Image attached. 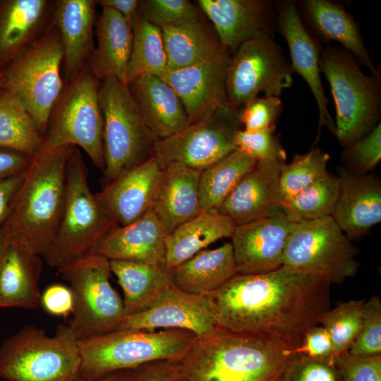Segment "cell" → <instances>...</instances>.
Segmentation results:
<instances>
[{
    "instance_id": "cell-22",
    "label": "cell",
    "mask_w": 381,
    "mask_h": 381,
    "mask_svg": "<svg viewBox=\"0 0 381 381\" xmlns=\"http://www.w3.org/2000/svg\"><path fill=\"white\" fill-rule=\"evenodd\" d=\"M339 191L332 217L349 239L361 238L381 221V181L337 167Z\"/></svg>"
},
{
    "instance_id": "cell-28",
    "label": "cell",
    "mask_w": 381,
    "mask_h": 381,
    "mask_svg": "<svg viewBox=\"0 0 381 381\" xmlns=\"http://www.w3.org/2000/svg\"><path fill=\"white\" fill-rule=\"evenodd\" d=\"M201 171L182 163L168 164L152 210L167 235L202 210L199 196Z\"/></svg>"
},
{
    "instance_id": "cell-4",
    "label": "cell",
    "mask_w": 381,
    "mask_h": 381,
    "mask_svg": "<svg viewBox=\"0 0 381 381\" xmlns=\"http://www.w3.org/2000/svg\"><path fill=\"white\" fill-rule=\"evenodd\" d=\"M119 226L91 192L81 152L73 147L67 162L61 218L49 246L42 256L49 266L58 269L90 255Z\"/></svg>"
},
{
    "instance_id": "cell-32",
    "label": "cell",
    "mask_w": 381,
    "mask_h": 381,
    "mask_svg": "<svg viewBox=\"0 0 381 381\" xmlns=\"http://www.w3.org/2000/svg\"><path fill=\"white\" fill-rule=\"evenodd\" d=\"M173 284L188 293L207 296L238 273L233 246L226 242L204 249L171 272Z\"/></svg>"
},
{
    "instance_id": "cell-14",
    "label": "cell",
    "mask_w": 381,
    "mask_h": 381,
    "mask_svg": "<svg viewBox=\"0 0 381 381\" xmlns=\"http://www.w3.org/2000/svg\"><path fill=\"white\" fill-rule=\"evenodd\" d=\"M240 111L227 103L222 105L205 119L159 139L155 155L164 167L179 162L196 170H205L238 149L234 137L242 129Z\"/></svg>"
},
{
    "instance_id": "cell-42",
    "label": "cell",
    "mask_w": 381,
    "mask_h": 381,
    "mask_svg": "<svg viewBox=\"0 0 381 381\" xmlns=\"http://www.w3.org/2000/svg\"><path fill=\"white\" fill-rule=\"evenodd\" d=\"M138 12L141 18L161 30L200 18L196 7L187 0H141Z\"/></svg>"
},
{
    "instance_id": "cell-29",
    "label": "cell",
    "mask_w": 381,
    "mask_h": 381,
    "mask_svg": "<svg viewBox=\"0 0 381 381\" xmlns=\"http://www.w3.org/2000/svg\"><path fill=\"white\" fill-rule=\"evenodd\" d=\"M102 8L95 22L97 47L87 64L99 80L114 78L127 85L126 70L133 44L132 25L116 11L107 7Z\"/></svg>"
},
{
    "instance_id": "cell-17",
    "label": "cell",
    "mask_w": 381,
    "mask_h": 381,
    "mask_svg": "<svg viewBox=\"0 0 381 381\" xmlns=\"http://www.w3.org/2000/svg\"><path fill=\"white\" fill-rule=\"evenodd\" d=\"M231 57L225 49L209 61L168 71L164 80L179 97L189 124L205 119L227 103L226 79Z\"/></svg>"
},
{
    "instance_id": "cell-50",
    "label": "cell",
    "mask_w": 381,
    "mask_h": 381,
    "mask_svg": "<svg viewBox=\"0 0 381 381\" xmlns=\"http://www.w3.org/2000/svg\"><path fill=\"white\" fill-rule=\"evenodd\" d=\"M178 361L159 360L136 368L138 381H173Z\"/></svg>"
},
{
    "instance_id": "cell-21",
    "label": "cell",
    "mask_w": 381,
    "mask_h": 381,
    "mask_svg": "<svg viewBox=\"0 0 381 381\" xmlns=\"http://www.w3.org/2000/svg\"><path fill=\"white\" fill-rule=\"evenodd\" d=\"M200 8L212 23L224 49L236 51L260 32L274 36L275 3L265 0H198Z\"/></svg>"
},
{
    "instance_id": "cell-20",
    "label": "cell",
    "mask_w": 381,
    "mask_h": 381,
    "mask_svg": "<svg viewBox=\"0 0 381 381\" xmlns=\"http://www.w3.org/2000/svg\"><path fill=\"white\" fill-rule=\"evenodd\" d=\"M295 224L281 214L236 226L231 243L238 273L258 274L282 266Z\"/></svg>"
},
{
    "instance_id": "cell-49",
    "label": "cell",
    "mask_w": 381,
    "mask_h": 381,
    "mask_svg": "<svg viewBox=\"0 0 381 381\" xmlns=\"http://www.w3.org/2000/svg\"><path fill=\"white\" fill-rule=\"evenodd\" d=\"M41 306L54 316H66L73 310V296L70 287L52 284L41 295Z\"/></svg>"
},
{
    "instance_id": "cell-38",
    "label": "cell",
    "mask_w": 381,
    "mask_h": 381,
    "mask_svg": "<svg viewBox=\"0 0 381 381\" xmlns=\"http://www.w3.org/2000/svg\"><path fill=\"white\" fill-rule=\"evenodd\" d=\"M339 191L337 176L327 172L290 200L282 202V212L294 223L331 217Z\"/></svg>"
},
{
    "instance_id": "cell-9",
    "label": "cell",
    "mask_w": 381,
    "mask_h": 381,
    "mask_svg": "<svg viewBox=\"0 0 381 381\" xmlns=\"http://www.w3.org/2000/svg\"><path fill=\"white\" fill-rule=\"evenodd\" d=\"M106 184L155 156L159 138L142 118L128 85L114 78L100 80Z\"/></svg>"
},
{
    "instance_id": "cell-19",
    "label": "cell",
    "mask_w": 381,
    "mask_h": 381,
    "mask_svg": "<svg viewBox=\"0 0 381 381\" xmlns=\"http://www.w3.org/2000/svg\"><path fill=\"white\" fill-rule=\"evenodd\" d=\"M285 164L274 159L258 161L217 210L236 226L283 214L279 178Z\"/></svg>"
},
{
    "instance_id": "cell-52",
    "label": "cell",
    "mask_w": 381,
    "mask_h": 381,
    "mask_svg": "<svg viewBox=\"0 0 381 381\" xmlns=\"http://www.w3.org/2000/svg\"><path fill=\"white\" fill-rule=\"evenodd\" d=\"M25 171L0 181V229L8 218L12 201L23 182Z\"/></svg>"
},
{
    "instance_id": "cell-3",
    "label": "cell",
    "mask_w": 381,
    "mask_h": 381,
    "mask_svg": "<svg viewBox=\"0 0 381 381\" xmlns=\"http://www.w3.org/2000/svg\"><path fill=\"white\" fill-rule=\"evenodd\" d=\"M73 147L44 145L25 170L4 224L9 238L41 256L49 246L61 218L67 162Z\"/></svg>"
},
{
    "instance_id": "cell-11",
    "label": "cell",
    "mask_w": 381,
    "mask_h": 381,
    "mask_svg": "<svg viewBox=\"0 0 381 381\" xmlns=\"http://www.w3.org/2000/svg\"><path fill=\"white\" fill-rule=\"evenodd\" d=\"M358 250L332 217L296 223L286 241L284 266L330 285L353 277L360 266Z\"/></svg>"
},
{
    "instance_id": "cell-18",
    "label": "cell",
    "mask_w": 381,
    "mask_h": 381,
    "mask_svg": "<svg viewBox=\"0 0 381 381\" xmlns=\"http://www.w3.org/2000/svg\"><path fill=\"white\" fill-rule=\"evenodd\" d=\"M164 168L155 155L106 184L95 198L120 226L130 224L152 210Z\"/></svg>"
},
{
    "instance_id": "cell-23",
    "label": "cell",
    "mask_w": 381,
    "mask_h": 381,
    "mask_svg": "<svg viewBox=\"0 0 381 381\" xmlns=\"http://www.w3.org/2000/svg\"><path fill=\"white\" fill-rule=\"evenodd\" d=\"M298 11L303 25L319 43L339 42L360 65L380 78L358 23L340 4L329 0H305L300 3Z\"/></svg>"
},
{
    "instance_id": "cell-30",
    "label": "cell",
    "mask_w": 381,
    "mask_h": 381,
    "mask_svg": "<svg viewBox=\"0 0 381 381\" xmlns=\"http://www.w3.org/2000/svg\"><path fill=\"white\" fill-rule=\"evenodd\" d=\"M50 6L46 0L0 1V64H9L42 35Z\"/></svg>"
},
{
    "instance_id": "cell-12",
    "label": "cell",
    "mask_w": 381,
    "mask_h": 381,
    "mask_svg": "<svg viewBox=\"0 0 381 381\" xmlns=\"http://www.w3.org/2000/svg\"><path fill=\"white\" fill-rule=\"evenodd\" d=\"M58 270L73 293V310L67 325L78 339L116 329L124 318V308L109 282V260L90 254Z\"/></svg>"
},
{
    "instance_id": "cell-1",
    "label": "cell",
    "mask_w": 381,
    "mask_h": 381,
    "mask_svg": "<svg viewBox=\"0 0 381 381\" xmlns=\"http://www.w3.org/2000/svg\"><path fill=\"white\" fill-rule=\"evenodd\" d=\"M329 286L282 265L262 273H238L207 297L219 327L296 346L329 309Z\"/></svg>"
},
{
    "instance_id": "cell-10",
    "label": "cell",
    "mask_w": 381,
    "mask_h": 381,
    "mask_svg": "<svg viewBox=\"0 0 381 381\" xmlns=\"http://www.w3.org/2000/svg\"><path fill=\"white\" fill-rule=\"evenodd\" d=\"M99 85L88 64L67 83L52 111L44 144L52 147L78 146L103 171L104 122Z\"/></svg>"
},
{
    "instance_id": "cell-47",
    "label": "cell",
    "mask_w": 381,
    "mask_h": 381,
    "mask_svg": "<svg viewBox=\"0 0 381 381\" xmlns=\"http://www.w3.org/2000/svg\"><path fill=\"white\" fill-rule=\"evenodd\" d=\"M334 361L342 381H381V356H361L347 351Z\"/></svg>"
},
{
    "instance_id": "cell-34",
    "label": "cell",
    "mask_w": 381,
    "mask_h": 381,
    "mask_svg": "<svg viewBox=\"0 0 381 381\" xmlns=\"http://www.w3.org/2000/svg\"><path fill=\"white\" fill-rule=\"evenodd\" d=\"M161 30L168 71L181 69L209 61L226 49L207 31L200 18Z\"/></svg>"
},
{
    "instance_id": "cell-53",
    "label": "cell",
    "mask_w": 381,
    "mask_h": 381,
    "mask_svg": "<svg viewBox=\"0 0 381 381\" xmlns=\"http://www.w3.org/2000/svg\"><path fill=\"white\" fill-rule=\"evenodd\" d=\"M96 4L111 8L128 19L132 23L139 16L138 0H99Z\"/></svg>"
},
{
    "instance_id": "cell-15",
    "label": "cell",
    "mask_w": 381,
    "mask_h": 381,
    "mask_svg": "<svg viewBox=\"0 0 381 381\" xmlns=\"http://www.w3.org/2000/svg\"><path fill=\"white\" fill-rule=\"evenodd\" d=\"M217 327L207 296L188 293L173 284L148 308L124 317L116 329H180L200 337Z\"/></svg>"
},
{
    "instance_id": "cell-44",
    "label": "cell",
    "mask_w": 381,
    "mask_h": 381,
    "mask_svg": "<svg viewBox=\"0 0 381 381\" xmlns=\"http://www.w3.org/2000/svg\"><path fill=\"white\" fill-rule=\"evenodd\" d=\"M277 126L249 131L241 129L236 132L234 143L236 147L256 160L286 162V154L279 138L274 135Z\"/></svg>"
},
{
    "instance_id": "cell-55",
    "label": "cell",
    "mask_w": 381,
    "mask_h": 381,
    "mask_svg": "<svg viewBox=\"0 0 381 381\" xmlns=\"http://www.w3.org/2000/svg\"><path fill=\"white\" fill-rule=\"evenodd\" d=\"M8 241V236L3 226V227L0 229V264Z\"/></svg>"
},
{
    "instance_id": "cell-2",
    "label": "cell",
    "mask_w": 381,
    "mask_h": 381,
    "mask_svg": "<svg viewBox=\"0 0 381 381\" xmlns=\"http://www.w3.org/2000/svg\"><path fill=\"white\" fill-rule=\"evenodd\" d=\"M295 346L220 327L197 337L177 362L173 381H279Z\"/></svg>"
},
{
    "instance_id": "cell-25",
    "label": "cell",
    "mask_w": 381,
    "mask_h": 381,
    "mask_svg": "<svg viewBox=\"0 0 381 381\" xmlns=\"http://www.w3.org/2000/svg\"><path fill=\"white\" fill-rule=\"evenodd\" d=\"M41 255L8 238L0 264V308L38 309Z\"/></svg>"
},
{
    "instance_id": "cell-37",
    "label": "cell",
    "mask_w": 381,
    "mask_h": 381,
    "mask_svg": "<svg viewBox=\"0 0 381 381\" xmlns=\"http://www.w3.org/2000/svg\"><path fill=\"white\" fill-rule=\"evenodd\" d=\"M131 25L133 44L126 70L127 85L144 74L164 80L168 68L161 29L141 18L140 14Z\"/></svg>"
},
{
    "instance_id": "cell-41",
    "label": "cell",
    "mask_w": 381,
    "mask_h": 381,
    "mask_svg": "<svg viewBox=\"0 0 381 381\" xmlns=\"http://www.w3.org/2000/svg\"><path fill=\"white\" fill-rule=\"evenodd\" d=\"M341 159L344 167L353 174L363 175L372 171L381 159V123L345 147Z\"/></svg>"
},
{
    "instance_id": "cell-51",
    "label": "cell",
    "mask_w": 381,
    "mask_h": 381,
    "mask_svg": "<svg viewBox=\"0 0 381 381\" xmlns=\"http://www.w3.org/2000/svg\"><path fill=\"white\" fill-rule=\"evenodd\" d=\"M31 160L20 152L0 148V181L23 173Z\"/></svg>"
},
{
    "instance_id": "cell-54",
    "label": "cell",
    "mask_w": 381,
    "mask_h": 381,
    "mask_svg": "<svg viewBox=\"0 0 381 381\" xmlns=\"http://www.w3.org/2000/svg\"><path fill=\"white\" fill-rule=\"evenodd\" d=\"M75 381H138V377L135 368L112 371L90 379L78 377Z\"/></svg>"
},
{
    "instance_id": "cell-36",
    "label": "cell",
    "mask_w": 381,
    "mask_h": 381,
    "mask_svg": "<svg viewBox=\"0 0 381 381\" xmlns=\"http://www.w3.org/2000/svg\"><path fill=\"white\" fill-rule=\"evenodd\" d=\"M258 160L237 149L201 171L199 196L202 211L217 210Z\"/></svg>"
},
{
    "instance_id": "cell-16",
    "label": "cell",
    "mask_w": 381,
    "mask_h": 381,
    "mask_svg": "<svg viewBox=\"0 0 381 381\" xmlns=\"http://www.w3.org/2000/svg\"><path fill=\"white\" fill-rule=\"evenodd\" d=\"M275 31L286 42L293 71L306 82L318 105L319 124L315 143L318 141L323 126H326L335 136V123L328 110V101L322 84L319 68L322 47L303 25L296 2L281 1L275 3Z\"/></svg>"
},
{
    "instance_id": "cell-35",
    "label": "cell",
    "mask_w": 381,
    "mask_h": 381,
    "mask_svg": "<svg viewBox=\"0 0 381 381\" xmlns=\"http://www.w3.org/2000/svg\"><path fill=\"white\" fill-rule=\"evenodd\" d=\"M44 137L23 104L0 88V148L34 157L43 147Z\"/></svg>"
},
{
    "instance_id": "cell-8",
    "label": "cell",
    "mask_w": 381,
    "mask_h": 381,
    "mask_svg": "<svg viewBox=\"0 0 381 381\" xmlns=\"http://www.w3.org/2000/svg\"><path fill=\"white\" fill-rule=\"evenodd\" d=\"M63 59L61 35L52 21L35 42L0 72V88L23 104L44 137L64 90Z\"/></svg>"
},
{
    "instance_id": "cell-27",
    "label": "cell",
    "mask_w": 381,
    "mask_h": 381,
    "mask_svg": "<svg viewBox=\"0 0 381 381\" xmlns=\"http://www.w3.org/2000/svg\"><path fill=\"white\" fill-rule=\"evenodd\" d=\"M127 85L142 118L159 139L169 137L189 124L179 97L162 78L144 74Z\"/></svg>"
},
{
    "instance_id": "cell-43",
    "label": "cell",
    "mask_w": 381,
    "mask_h": 381,
    "mask_svg": "<svg viewBox=\"0 0 381 381\" xmlns=\"http://www.w3.org/2000/svg\"><path fill=\"white\" fill-rule=\"evenodd\" d=\"M349 352L361 356H381V301L378 296L364 301L361 327Z\"/></svg>"
},
{
    "instance_id": "cell-24",
    "label": "cell",
    "mask_w": 381,
    "mask_h": 381,
    "mask_svg": "<svg viewBox=\"0 0 381 381\" xmlns=\"http://www.w3.org/2000/svg\"><path fill=\"white\" fill-rule=\"evenodd\" d=\"M166 236L159 219L151 210L133 223L112 231L91 254L108 260H131L167 269Z\"/></svg>"
},
{
    "instance_id": "cell-39",
    "label": "cell",
    "mask_w": 381,
    "mask_h": 381,
    "mask_svg": "<svg viewBox=\"0 0 381 381\" xmlns=\"http://www.w3.org/2000/svg\"><path fill=\"white\" fill-rule=\"evenodd\" d=\"M329 155L319 147H312L308 152L295 155L285 164L279 178L282 202H285L320 179L328 171Z\"/></svg>"
},
{
    "instance_id": "cell-13",
    "label": "cell",
    "mask_w": 381,
    "mask_h": 381,
    "mask_svg": "<svg viewBox=\"0 0 381 381\" xmlns=\"http://www.w3.org/2000/svg\"><path fill=\"white\" fill-rule=\"evenodd\" d=\"M290 61L274 36L260 32L243 42L231 57L227 69V104L241 110L258 97H279L293 83Z\"/></svg>"
},
{
    "instance_id": "cell-7",
    "label": "cell",
    "mask_w": 381,
    "mask_h": 381,
    "mask_svg": "<svg viewBox=\"0 0 381 381\" xmlns=\"http://www.w3.org/2000/svg\"><path fill=\"white\" fill-rule=\"evenodd\" d=\"M80 364L78 338L68 325L53 336L26 325L0 346V378L6 381H75Z\"/></svg>"
},
{
    "instance_id": "cell-46",
    "label": "cell",
    "mask_w": 381,
    "mask_h": 381,
    "mask_svg": "<svg viewBox=\"0 0 381 381\" xmlns=\"http://www.w3.org/2000/svg\"><path fill=\"white\" fill-rule=\"evenodd\" d=\"M282 109V102L279 97H257L240 111L239 119L244 130H263L276 125Z\"/></svg>"
},
{
    "instance_id": "cell-6",
    "label": "cell",
    "mask_w": 381,
    "mask_h": 381,
    "mask_svg": "<svg viewBox=\"0 0 381 381\" xmlns=\"http://www.w3.org/2000/svg\"><path fill=\"white\" fill-rule=\"evenodd\" d=\"M319 68L335 104V137L345 147L380 123V78L365 74L356 58L341 47H322Z\"/></svg>"
},
{
    "instance_id": "cell-48",
    "label": "cell",
    "mask_w": 381,
    "mask_h": 381,
    "mask_svg": "<svg viewBox=\"0 0 381 381\" xmlns=\"http://www.w3.org/2000/svg\"><path fill=\"white\" fill-rule=\"evenodd\" d=\"M293 355H301L313 358L332 359L334 353L332 339L322 325L308 329L299 344L290 351Z\"/></svg>"
},
{
    "instance_id": "cell-33",
    "label": "cell",
    "mask_w": 381,
    "mask_h": 381,
    "mask_svg": "<svg viewBox=\"0 0 381 381\" xmlns=\"http://www.w3.org/2000/svg\"><path fill=\"white\" fill-rule=\"evenodd\" d=\"M109 266L123 292L124 317L148 308L173 284L167 269L124 260H111Z\"/></svg>"
},
{
    "instance_id": "cell-26",
    "label": "cell",
    "mask_w": 381,
    "mask_h": 381,
    "mask_svg": "<svg viewBox=\"0 0 381 381\" xmlns=\"http://www.w3.org/2000/svg\"><path fill=\"white\" fill-rule=\"evenodd\" d=\"M54 25L64 46V71L72 80L87 64L95 49V1L59 0L54 4Z\"/></svg>"
},
{
    "instance_id": "cell-5",
    "label": "cell",
    "mask_w": 381,
    "mask_h": 381,
    "mask_svg": "<svg viewBox=\"0 0 381 381\" xmlns=\"http://www.w3.org/2000/svg\"><path fill=\"white\" fill-rule=\"evenodd\" d=\"M197 337L180 329H114L78 339L81 356L78 377L95 378L159 360L179 361Z\"/></svg>"
},
{
    "instance_id": "cell-40",
    "label": "cell",
    "mask_w": 381,
    "mask_h": 381,
    "mask_svg": "<svg viewBox=\"0 0 381 381\" xmlns=\"http://www.w3.org/2000/svg\"><path fill=\"white\" fill-rule=\"evenodd\" d=\"M363 300L339 302L323 315L320 324L327 331L334 357L349 351L362 323Z\"/></svg>"
},
{
    "instance_id": "cell-31",
    "label": "cell",
    "mask_w": 381,
    "mask_h": 381,
    "mask_svg": "<svg viewBox=\"0 0 381 381\" xmlns=\"http://www.w3.org/2000/svg\"><path fill=\"white\" fill-rule=\"evenodd\" d=\"M236 224L216 209L202 211L166 236L165 263L171 272L178 265L223 238H231Z\"/></svg>"
},
{
    "instance_id": "cell-45",
    "label": "cell",
    "mask_w": 381,
    "mask_h": 381,
    "mask_svg": "<svg viewBox=\"0 0 381 381\" xmlns=\"http://www.w3.org/2000/svg\"><path fill=\"white\" fill-rule=\"evenodd\" d=\"M334 358L294 355L279 381H342Z\"/></svg>"
}]
</instances>
